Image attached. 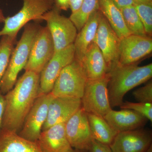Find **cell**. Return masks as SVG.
<instances>
[{
	"instance_id": "cell-33",
	"label": "cell",
	"mask_w": 152,
	"mask_h": 152,
	"mask_svg": "<svg viewBox=\"0 0 152 152\" xmlns=\"http://www.w3.org/2000/svg\"><path fill=\"white\" fill-rule=\"evenodd\" d=\"M83 0H70L69 8L72 11V13L78 10L81 6Z\"/></svg>"
},
{
	"instance_id": "cell-20",
	"label": "cell",
	"mask_w": 152,
	"mask_h": 152,
	"mask_svg": "<svg viewBox=\"0 0 152 152\" xmlns=\"http://www.w3.org/2000/svg\"><path fill=\"white\" fill-rule=\"evenodd\" d=\"M0 152H44L38 142L28 140L17 133L1 129Z\"/></svg>"
},
{
	"instance_id": "cell-15",
	"label": "cell",
	"mask_w": 152,
	"mask_h": 152,
	"mask_svg": "<svg viewBox=\"0 0 152 152\" xmlns=\"http://www.w3.org/2000/svg\"><path fill=\"white\" fill-rule=\"evenodd\" d=\"M81 107L80 99L54 96L49 105L48 116L42 131L54 125L65 124Z\"/></svg>"
},
{
	"instance_id": "cell-1",
	"label": "cell",
	"mask_w": 152,
	"mask_h": 152,
	"mask_svg": "<svg viewBox=\"0 0 152 152\" xmlns=\"http://www.w3.org/2000/svg\"><path fill=\"white\" fill-rule=\"evenodd\" d=\"M40 75L25 72L12 89L4 95L2 129L18 133L39 94Z\"/></svg>"
},
{
	"instance_id": "cell-35",
	"label": "cell",
	"mask_w": 152,
	"mask_h": 152,
	"mask_svg": "<svg viewBox=\"0 0 152 152\" xmlns=\"http://www.w3.org/2000/svg\"><path fill=\"white\" fill-rule=\"evenodd\" d=\"M5 18H6L5 17L4 15L3 11L1 8H0V23H4Z\"/></svg>"
},
{
	"instance_id": "cell-10",
	"label": "cell",
	"mask_w": 152,
	"mask_h": 152,
	"mask_svg": "<svg viewBox=\"0 0 152 152\" xmlns=\"http://www.w3.org/2000/svg\"><path fill=\"white\" fill-rule=\"evenodd\" d=\"M120 40L121 39L102 14L93 42L102 53L108 73L118 63Z\"/></svg>"
},
{
	"instance_id": "cell-3",
	"label": "cell",
	"mask_w": 152,
	"mask_h": 152,
	"mask_svg": "<svg viewBox=\"0 0 152 152\" xmlns=\"http://www.w3.org/2000/svg\"><path fill=\"white\" fill-rule=\"evenodd\" d=\"M40 26L35 23H28L16 46L11 54L8 65L0 86V91L4 95L13 88L17 81L18 75L28 59L33 41Z\"/></svg>"
},
{
	"instance_id": "cell-21",
	"label": "cell",
	"mask_w": 152,
	"mask_h": 152,
	"mask_svg": "<svg viewBox=\"0 0 152 152\" xmlns=\"http://www.w3.org/2000/svg\"><path fill=\"white\" fill-rule=\"evenodd\" d=\"M99 9L120 39L130 35L121 11L112 0H98Z\"/></svg>"
},
{
	"instance_id": "cell-18",
	"label": "cell",
	"mask_w": 152,
	"mask_h": 152,
	"mask_svg": "<svg viewBox=\"0 0 152 152\" xmlns=\"http://www.w3.org/2000/svg\"><path fill=\"white\" fill-rule=\"evenodd\" d=\"M102 13L95 11L79 31L74 43L75 58L81 62L85 54L94 39Z\"/></svg>"
},
{
	"instance_id": "cell-23",
	"label": "cell",
	"mask_w": 152,
	"mask_h": 152,
	"mask_svg": "<svg viewBox=\"0 0 152 152\" xmlns=\"http://www.w3.org/2000/svg\"><path fill=\"white\" fill-rule=\"evenodd\" d=\"M98 10V0H83L78 10L72 13L69 18L79 31L90 16Z\"/></svg>"
},
{
	"instance_id": "cell-24",
	"label": "cell",
	"mask_w": 152,
	"mask_h": 152,
	"mask_svg": "<svg viewBox=\"0 0 152 152\" xmlns=\"http://www.w3.org/2000/svg\"><path fill=\"white\" fill-rule=\"evenodd\" d=\"M125 25L131 35L146 37L147 35L134 5L121 9Z\"/></svg>"
},
{
	"instance_id": "cell-7",
	"label": "cell",
	"mask_w": 152,
	"mask_h": 152,
	"mask_svg": "<svg viewBox=\"0 0 152 152\" xmlns=\"http://www.w3.org/2000/svg\"><path fill=\"white\" fill-rule=\"evenodd\" d=\"M60 11L54 5L40 18V21L46 22L54 45L55 53L74 44L77 34L73 23L69 18L61 15Z\"/></svg>"
},
{
	"instance_id": "cell-26",
	"label": "cell",
	"mask_w": 152,
	"mask_h": 152,
	"mask_svg": "<svg viewBox=\"0 0 152 152\" xmlns=\"http://www.w3.org/2000/svg\"><path fill=\"white\" fill-rule=\"evenodd\" d=\"M139 18L143 25L147 36L151 37L152 34V4H134Z\"/></svg>"
},
{
	"instance_id": "cell-4",
	"label": "cell",
	"mask_w": 152,
	"mask_h": 152,
	"mask_svg": "<svg viewBox=\"0 0 152 152\" xmlns=\"http://www.w3.org/2000/svg\"><path fill=\"white\" fill-rule=\"evenodd\" d=\"M21 9L12 16L6 18L0 30V37H17L19 31L31 20L40 21L44 14L51 10L55 0H23Z\"/></svg>"
},
{
	"instance_id": "cell-13",
	"label": "cell",
	"mask_w": 152,
	"mask_h": 152,
	"mask_svg": "<svg viewBox=\"0 0 152 152\" xmlns=\"http://www.w3.org/2000/svg\"><path fill=\"white\" fill-rule=\"evenodd\" d=\"M152 51L151 37L129 35L120 40L118 64L124 66L138 64Z\"/></svg>"
},
{
	"instance_id": "cell-6",
	"label": "cell",
	"mask_w": 152,
	"mask_h": 152,
	"mask_svg": "<svg viewBox=\"0 0 152 152\" xmlns=\"http://www.w3.org/2000/svg\"><path fill=\"white\" fill-rule=\"evenodd\" d=\"M110 75L101 78L88 80L81 98V107L87 113L104 118L112 108L109 99Z\"/></svg>"
},
{
	"instance_id": "cell-12",
	"label": "cell",
	"mask_w": 152,
	"mask_h": 152,
	"mask_svg": "<svg viewBox=\"0 0 152 152\" xmlns=\"http://www.w3.org/2000/svg\"><path fill=\"white\" fill-rule=\"evenodd\" d=\"M66 135L72 148L88 151L93 140L87 113L81 107L65 123Z\"/></svg>"
},
{
	"instance_id": "cell-37",
	"label": "cell",
	"mask_w": 152,
	"mask_h": 152,
	"mask_svg": "<svg viewBox=\"0 0 152 152\" xmlns=\"http://www.w3.org/2000/svg\"><path fill=\"white\" fill-rule=\"evenodd\" d=\"M146 152H152V145L148 148V149L147 150Z\"/></svg>"
},
{
	"instance_id": "cell-2",
	"label": "cell",
	"mask_w": 152,
	"mask_h": 152,
	"mask_svg": "<svg viewBox=\"0 0 152 152\" xmlns=\"http://www.w3.org/2000/svg\"><path fill=\"white\" fill-rule=\"evenodd\" d=\"M138 64L117 65L109 72L108 90L111 108L120 107L127 93L149 80L152 77V64L144 66Z\"/></svg>"
},
{
	"instance_id": "cell-27",
	"label": "cell",
	"mask_w": 152,
	"mask_h": 152,
	"mask_svg": "<svg viewBox=\"0 0 152 152\" xmlns=\"http://www.w3.org/2000/svg\"><path fill=\"white\" fill-rule=\"evenodd\" d=\"M121 109H129L132 110L143 116L147 119L152 121V103H145L142 102H123L120 106Z\"/></svg>"
},
{
	"instance_id": "cell-8",
	"label": "cell",
	"mask_w": 152,
	"mask_h": 152,
	"mask_svg": "<svg viewBox=\"0 0 152 152\" xmlns=\"http://www.w3.org/2000/svg\"><path fill=\"white\" fill-rule=\"evenodd\" d=\"M55 53L54 45L47 26L40 27L33 41L25 72L40 73Z\"/></svg>"
},
{
	"instance_id": "cell-9",
	"label": "cell",
	"mask_w": 152,
	"mask_h": 152,
	"mask_svg": "<svg viewBox=\"0 0 152 152\" xmlns=\"http://www.w3.org/2000/svg\"><path fill=\"white\" fill-rule=\"evenodd\" d=\"M53 97L51 92L38 95L18 134L20 137L31 141H37L47 119L49 105Z\"/></svg>"
},
{
	"instance_id": "cell-36",
	"label": "cell",
	"mask_w": 152,
	"mask_h": 152,
	"mask_svg": "<svg viewBox=\"0 0 152 152\" xmlns=\"http://www.w3.org/2000/svg\"><path fill=\"white\" fill-rule=\"evenodd\" d=\"M67 152H88V151H81V150H78L76 149H74L73 148L70 151H69Z\"/></svg>"
},
{
	"instance_id": "cell-25",
	"label": "cell",
	"mask_w": 152,
	"mask_h": 152,
	"mask_svg": "<svg viewBox=\"0 0 152 152\" xmlns=\"http://www.w3.org/2000/svg\"><path fill=\"white\" fill-rule=\"evenodd\" d=\"M17 37L4 36L0 40V86L7 68L11 54L16 43Z\"/></svg>"
},
{
	"instance_id": "cell-14",
	"label": "cell",
	"mask_w": 152,
	"mask_h": 152,
	"mask_svg": "<svg viewBox=\"0 0 152 152\" xmlns=\"http://www.w3.org/2000/svg\"><path fill=\"white\" fill-rule=\"evenodd\" d=\"M152 140L150 131L139 129L117 133L109 146L113 152H146Z\"/></svg>"
},
{
	"instance_id": "cell-34",
	"label": "cell",
	"mask_w": 152,
	"mask_h": 152,
	"mask_svg": "<svg viewBox=\"0 0 152 152\" xmlns=\"http://www.w3.org/2000/svg\"><path fill=\"white\" fill-rule=\"evenodd\" d=\"M134 4H152V0H133Z\"/></svg>"
},
{
	"instance_id": "cell-5",
	"label": "cell",
	"mask_w": 152,
	"mask_h": 152,
	"mask_svg": "<svg viewBox=\"0 0 152 152\" xmlns=\"http://www.w3.org/2000/svg\"><path fill=\"white\" fill-rule=\"evenodd\" d=\"M88 80L81 63L75 58L61 71L51 93L54 97L81 99Z\"/></svg>"
},
{
	"instance_id": "cell-16",
	"label": "cell",
	"mask_w": 152,
	"mask_h": 152,
	"mask_svg": "<svg viewBox=\"0 0 152 152\" xmlns=\"http://www.w3.org/2000/svg\"><path fill=\"white\" fill-rule=\"evenodd\" d=\"M104 118L117 133L140 129L144 126L148 121L143 116L129 109L119 111L112 109Z\"/></svg>"
},
{
	"instance_id": "cell-11",
	"label": "cell",
	"mask_w": 152,
	"mask_h": 152,
	"mask_svg": "<svg viewBox=\"0 0 152 152\" xmlns=\"http://www.w3.org/2000/svg\"><path fill=\"white\" fill-rule=\"evenodd\" d=\"M75 59V49L72 44L55 53L40 75L39 94L51 92L55 82L63 69Z\"/></svg>"
},
{
	"instance_id": "cell-31",
	"label": "cell",
	"mask_w": 152,
	"mask_h": 152,
	"mask_svg": "<svg viewBox=\"0 0 152 152\" xmlns=\"http://www.w3.org/2000/svg\"><path fill=\"white\" fill-rule=\"evenodd\" d=\"M70 0H55L54 5L60 10H67L69 8Z\"/></svg>"
},
{
	"instance_id": "cell-22",
	"label": "cell",
	"mask_w": 152,
	"mask_h": 152,
	"mask_svg": "<svg viewBox=\"0 0 152 152\" xmlns=\"http://www.w3.org/2000/svg\"><path fill=\"white\" fill-rule=\"evenodd\" d=\"M86 113L93 140L110 145L118 133L103 118L93 114Z\"/></svg>"
},
{
	"instance_id": "cell-29",
	"label": "cell",
	"mask_w": 152,
	"mask_h": 152,
	"mask_svg": "<svg viewBox=\"0 0 152 152\" xmlns=\"http://www.w3.org/2000/svg\"><path fill=\"white\" fill-rule=\"evenodd\" d=\"M88 152H113L110 146L93 140Z\"/></svg>"
},
{
	"instance_id": "cell-30",
	"label": "cell",
	"mask_w": 152,
	"mask_h": 152,
	"mask_svg": "<svg viewBox=\"0 0 152 152\" xmlns=\"http://www.w3.org/2000/svg\"><path fill=\"white\" fill-rule=\"evenodd\" d=\"M112 1L120 10L126 7L134 5V2L133 0H112Z\"/></svg>"
},
{
	"instance_id": "cell-32",
	"label": "cell",
	"mask_w": 152,
	"mask_h": 152,
	"mask_svg": "<svg viewBox=\"0 0 152 152\" xmlns=\"http://www.w3.org/2000/svg\"><path fill=\"white\" fill-rule=\"evenodd\" d=\"M5 109V99L4 95L0 91V132L1 130L3 116Z\"/></svg>"
},
{
	"instance_id": "cell-28",
	"label": "cell",
	"mask_w": 152,
	"mask_h": 152,
	"mask_svg": "<svg viewBox=\"0 0 152 152\" xmlns=\"http://www.w3.org/2000/svg\"><path fill=\"white\" fill-rule=\"evenodd\" d=\"M133 96L139 102L152 103V82L134 91Z\"/></svg>"
},
{
	"instance_id": "cell-19",
	"label": "cell",
	"mask_w": 152,
	"mask_h": 152,
	"mask_svg": "<svg viewBox=\"0 0 152 152\" xmlns=\"http://www.w3.org/2000/svg\"><path fill=\"white\" fill-rule=\"evenodd\" d=\"M88 80H96L108 73L103 55L94 42L90 45L81 61Z\"/></svg>"
},
{
	"instance_id": "cell-17",
	"label": "cell",
	"mask_w": 152,
	"mask_h": 152,
	"mask_svg": "<svg viewBox=\"0 0 152 152\" xmlns=\"http://www.w3.org/2000/svg\"><path fill=\"white\" fill-rule=\"evenodd\" d=\"M37 142L44 152H67L72 149L66 135L65 124L42 131Z\"/></svg>"
}]
</instances>
